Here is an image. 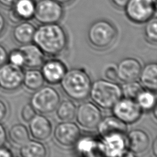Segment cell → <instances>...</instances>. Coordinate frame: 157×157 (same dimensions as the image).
I'll use <instances>...</instances> for the list:
<instances>
[{
    "mask_svg": "<svg viewBox=\"0 0 157 157\" xmlns=\"http://www.w3.org/2000/svg\"><path fill=\"white\" fill-rule=\"evenodd\" d=\"M33 41L44 54L56 56L66 48L67 37L64 29L58 23L41 24L36 28Z\"/></svg>",
    "mask_w": 157,
    "mask_h": 157,
    "instance_id": "cell-1",
    "label": "cell"
},
{
    "mask_svg": "<svg viewBox=\"0 0 157 157\" xmlns=\"http://www.w3.org/2000/svg\"><path fill=\"white\" fill-rule=\"evenodd\" d=\"M59 83L63 91L69 98L82 101L89 96L92 83L84 69L72 68L66 71Z\"/></svg>",
    "mask_w": 157,
    "mask_h": 157,
    "instance_id": "cell-2",
    "label": "cell"
},
{
    "mask_svg": "<svg viewBox=\"0 0 157 157\" xmlns=\"http://www.w3.org/2000/svg\"><path fill=\"white\" fill-rule=\"evenodd\" d=\"M89 96L99 107L110 109L122 98L121 86L112 81L98 79L91 83Z\"/></svg>",
    "mask_w": 157,
    "mask_h": 157,
    "instance_id": "cell-3",
    "label": "cell"
},
{
    "mask_svg": "<svg viewBox=\"0 0 157 157\" xmlns=\"http://www.w3.org/2000/svg\"><path fill=\"white\" fill-rule=\"evenodd\" d=\"M117 36L115 25L105 19L94 21L89 26L87 37L90 44L98 49H104L111 46Z\"/></svg>",
    "mask_w": 157,
    "mask_h": 157,
    "instance_id": "cell-4",
    "label": "cell"
},
{
    "mask_svg": "<svg viewBox=\"0 0 157 157\" xmlns=\"http://www.w3.org/2000/svg\"><path fill=\"white\" fill-rule=\"evenodd\" d=\"M59 102L60 96L56 89L49 86H42L34 91L29 103L36 112L47 114L55 111Z\"/></svg>",
    "mask_w": 157,
    "mask_h": 157,
    "instance_id": "cell-5",
    "label": "cell"
},
{
    "mask_svg": "<svg viewBox=\"0 0 157 157\" xmlns=\"http://www.w3.org/2000/svg\"><path fill=\"white\" fill-rule=\"evenodd\" d=\"M123 9L130 21L142 24L156 15V3L151 0H129Z\"/></svg>",
    "mask_w": 157,
    "mask_h": 157,
    "instance_id": "cell-6",
    "label": "cell"
},
{
    "mask_svg": "<svg viewBox=\"0 0 157 157\" xmlns=\"http://www.w3.org/2000/svg\"><path fill=\"white\" fill-rule=\"evenodd\" d=\"M63 5L55 0L36 1L34 18L40 24L58 23L63 17Z\"/></svg>",
    "mask_w": 157,
    "mask_h": 157,
    "instance_id": "cell-7",
    "label": "cell"
},
{
    "mask_svg": "<svg viewBox=\"0 0 157 157\" xmlns=\"http://www.w3.org/2000/svg\"><path fill=\"white\" fill-rule=\"evenodd\" d=\"M112 109L113 115L126 124L137 121L143 112L135 99L123 97L119 99Z\"/></svg>",
    "mask_w": 157,
    "mask_h": 157,
    "instance_id": "cell-8",
    "label": "cell"
},
{
    "mask_svg": "<svg viewBox=\"0 0 157 157\" xmlns=\"http://www.w3.org/2000/svg\"><path fill=\"white\" fill-rule=\"evenodd\" d=\"M75 117L81 127L86 129H93L96 128L102 116L99 107L96 104L86 101L77 107Z\"/></svg>",
    "mask_w": 157,
    "mask_h": 157,
    "instance_id": "cell-9",
    "label": "cell"
},
{
    "mask_svg": "<svg viewBox=\"0 0 157 157\" xmlns=\"http://www.w3.org/2000/svg\"><path fill=\"white\" fill-rule=\"evenodd\" d=\"M23 74L21 67L6 62L0 66V88L6 91L18 90L23 84Z\"/></svg>",
    "mask_w": 157,
    "mask_h": 157,
    "instance_id": "cell-10",
    "label": "cell"
},
{
    "mask_svg": "<svg viewBox=\"0 0 157 157\" xmlns=\"http://www.w3.org/2000/svg\"><path fill=\"white\" fill-rule=\"evenodd\" d=\"M101 143L104 156L111 157L135 156L128 150L124 135L112 134L104 136L101 137Z\"/></svg>",
    "mask_w": 157,
    "mask_h": 157,
    "instance_id": "cell-11",
    "label": "cell"
},
{
    "mask_svg": "<svg viewBox=\"0 0 157 157\" xmlns=\"http://www.w3.org/2000/svg\"><path fill=\"white\" fill-rule=\"evenodd\" d=\"M53 136L58 144L64 147L74 146L81 136L78 125L72 122L62 121L55 128Z\"/></svg>",
    "mask_w": 157,
    "mask_h": 157,
    "instance_id": "cell-12",
    "label": "cell"
},
{
    "mask_svg": "<svg viewBox=\"0 0 157 157\" xmlns=\"http://www.w3.org/2000/svg\"><path fill=\"white\" fill-rule=\"evenodd\" d=\"M36 3V0H16L9 9V20L17 24L21 21H29L33 18Z\"/></svg>",
    "mask_w": 157,
    "mask_h": 157,
    "instance_id": "cell-13",
    "label": "cell"
},
{
    "mask_svg": "<svg viewBox=\"0 0 157 157\" xmlns=\"http://www.w3.org/2000/svg\"><path fill=\"white\" fill-rule=\"evenodd\" d=\"M74 146H75L76 152L82 156H104L102 149L101 139H99L94 136H80Z\"/></svg>",
    "mask_w": 157,
    "mask_h": 157,
    "instance_id": "cell-14",
    "label": "cell"
},
{
    "mask_svg": "<svg viewBox=\"0 0 157 157\" xmlns=\"http://www.w3.org/2000/svg\"><path fill=\"white\" fill-rule=\"evenodd\" d=\"M141 69L142 65L138 59L131 57L124 58L117 64L118 78L123 82L136 80Z\"/></svg>",
    "mask_w": 157,
    "mask_h": 157,
    "instance_id": "cell-15",
    "label": "cell"
},
{
    "mask_svg": "<svg viewBox=\"0 0 157 157\" xmlns=\"http://www.w3.org/2000/svg\"><path fill=\"white\" fill-rule=\"evenodd\" d=\"M28 123L29 132L36 140H45L51 136L52 124L48 118L42 114L36 113Z\"/></svg>",
    "mask_w": 157,
    "mask_h": 157,
    "instance_id": "cell-16",
    "label": "cell"
},
{
    "mask_svg": "<svg viewBox=\"0 0 157 157\" xmlns=\"http://www.w3.org/2000/svg\"><path fill=\"white\" fill-rule=\"evenodd\" d=\"M128 150L134 155L144 153L150 145V137L148 134L141 129L130 131L126 137Z\"/></svg>",
    "mask_w": 157,
    "mask_h": 157,
    "instance_id": "cell-17",
    "label": "cell"
},
{
    "mask_svg": "<svg viewBox=\"0 0 157 157\" xmlns=\"http://www.w3.org/2000/svg\"><path fill=\"white\" fill-rule=\"evenodd\" d=\"M41 72L45 81L50 84L59 83L67 69L65 64L58 59H51L44 62Z\"/></svg>",
    "mask_w": 157,
    "mask_h": 157,
    "instance_id": "cell-18",
    "label": "cell"
},
{
    "mask_svg": "<svg viewBox=\"0 0 157 157\" xmlns=\"http://www.w3.org/2000/svg\"><path fill=\"white\" fill-rule=\"evenodd\" d=\"M127 125L115 116L112 115L102 118L96 128L99 136L103 137L112 134H121L125 136L128 132Z\"/></svg>",
    "mask_w": 157,
    "mask_h": 157,
    "instance_id": "cell-19",
    "label": "cell"
},
{
    "mask_svg": "<svg viewBox=\"0 0 157 157\" xmlns=\"http://www.w3.org/2000/svg\"><path fill=\"white\" fill-rule=\"evenodd\" d=\"M18 48L23 55L24 66L28 68H38L44 63L45 54L35 44L29 43L21 45Z\"/></svg>",
    "mask_w": 157,
    "mask_h": 157,
    "instance_id": "cell-20",
    "label": "cell"
},
{
    "mask_svg": "<svg viewBox=\"0 0 157 157\" xmlns=\"http://www.w3.org/2000/svg\"><path fill=\"white\" fill-rule=\"evenodd\" d=\"M36 28L29 21H21L16 24L12 30V37L15 42L21 45L31 43Z\"/></svg>",
    "mask_w": 157,
    "mask_h": 157,
    "instance_id": "cell-21",
    "label": "cell"
},
{
    "mask_svg": "<svg viewBox=\"0 0 157 157\" xmlns=\"http://www.w3.org/2000/svg\"><path fill=\"white\" fill-rule=\"evenodd\" d=\"M139 78L143 87L156 92L157 89L156 63H149L142 67Z\"/></svg>",
    "mask_w": 157,
    "mask_h": 157,
    "instance_id": "cell-22",
    "label": "cell"
},
{
    "mask_svg": "<svg viewBox=\"0 0 157 157\" xmlns=\"http://www.w3.org/2000/svg\"><path fill=\"white\" fill-rule=\"evenodd\" d=\"M7 138L13 145L20 147L29 140V132L26 126L17 123L12 126L9 130Z\"/></svg>",
    "mask_w": 157,
    "mask_h": 157,
    "instance_id": "cell-23",
    "label": "cell"
},
{
    "mask_svg": "<svg viewBox=\"0 0 157 157\" xmlns=\"http://www.w3.org/2000/svg\"><path fill=\"white\" fill-rule=\"evenodd\" d=\"M45 80L41 71L37 68H29L24 71L23 84L31 91H36L44 86Z\"/></svg>",
    "mask_w": 157,
    "mask_h": 157,
    "instance_id": "cell-24",
    "label": "cell"
},
{
    "mask_svg": "<svg viewBox=\"0 0 157 157\" xmlns=\"http://www.w3.org/2000/svg\"><path fill=\"white\" fill-rule=\"evenodd\" d=\"M20 155L23 157H44L47 148L39 140H29L20 147Z\"/></svg>",
    "mask_w": 157,
    "mask_h": 157,
    "instance_id": "cell-25",
    "label": "cell"
},
{
    "mask_svg": "<svg viewBox=\"0 0 157 157\" xmlns=\"http://www.w3.org/2000/svg\"><path fill=\"white\" fill-rule=\"evenodd\" d=\"M76 105L71 100L65 99L59 102L56 108V115L62 121H72L75 116Z\"/></svg>",
    "mask_w": 157,
    "mask_h": 157,
    "instance_id": "cell-26",
    "label": "cell"
},
{
    "mask_svg": "<svg viewBox=\"0 0 157 157\" xmlns=\"http://www.w3.org/2000/svg\"><path fill=\"white\" fill-rule=\"evenodd\" d=\"M136 101L142 110H151L156 105L155 91L144 89L138 94Z\"/></svg>",
    "mask_w": 157,
    "mask_h": 157,
    "instance_id": "cell-27",
    "label": "cell"
},
{
    "mask_svg": "<svg viewBox=\"0 0 157 157\" xmlns=\"http://www.w3.org/2000/svg\"><path fill=\"white\" fill-rule=\"evenodd\" d=\"M122 97L135 99L144 90L142 85L136 80L124 82L121 87Z\"/></svg>",
    "mask_w": 157,
    "mask_h": 157,
    "instance_id": "cell-28",
    "label": "cell"
},
{
    "mask_svg": "<svg viewBox=\"0 0 157 157\" xmlns=\"http://www.w3.org/2000/svg\"><path fill=\"white\" fill-rule=\"evenodd\" d=\"M144 31L148 40L152 43H156L157 40V19L156 15L147 21Z\"/></svg>",
    "mask_w": 157,
    "mask_h": 157,
    "instance_id": "cell-29",
    "label": "cell"
},
{
    "mask_svg": "<svg viewBox=\"0 0 157 157\" xmlns=\"http://www.w3.org/2000/svg\"><path fill=\"white\" fill-rule=\"evenodd\" d=\"M7 61L14 66L22 67L25 64V59L21 50L19 48H15L8 53Z\"/></svg>",
    "mask_w": 157,
    "mask_h": 157,
    "instance_id": "cell-30",
    "label": "cell"
},
{
    "mask_svg": "<svg viewBox=\"0 0 157 157\" xmlns=\"http://www.w3.org/2000/svg\"><path fill=\"white\" fill-rule=\"evenodd\" d=\"M36 112H37L30 103L26 104L25 105H23L21 110V119L25 122L28 123L36 115Z\"/></svg>",
    "mask_w": 157,
    "mask_h": 157,
    "instance_id": "cell-31",
    "label": "cell"
},
{
    "mask_svg": "<svg viewBox=\"0 0 157 157\" xmlns=\"http://www.w3.org/2000/svg\"><path fill=\"white\" fill-rule=\"evenodd\" d=\"M104 75L105 77L108 79V80L110 81H115L118 78L117 69L112 66L108 67L105 69Z\"/></svg>",
    "mask_w": 157,
    "mask_h": 157,
    "instance_id": "cell-32",
    "label": "cell"
},
{
    "mask_svg": "<svg viewBox=\"0 0 157 157\" xmlns=\"http://www.w3.org/2000/svg\"><path fill=\"white\" fill-rule=\"evenodd\" d=\"M9 112V109L7 103L2 99H0V121L4 120Z\"/></svg>",
    "mask_w": 157,
    "mask_h": 157,
    "instance_id": "cell-33",
    "label": "cell"
},
{
    "mask_svg": "<svg viewBox=\"0 0 157 157\" xmlns=\"http://www.w3.org/2000/svg\"><path fill=\"white\" fill-rule=\"evenodd\" d=\"M7 140V133L4 126L0 121V147L5 145Z\"/></svg>",
    "mask_w": 157,
    "mask_h": 157,
    "instance_id": "cell-34",
    "label": "cell"
},
{
    "mask_svg": "<svg viewBox=\"0 0 157 157\" xmlns=\"http://www.w3.org/2000/svg\"><path fill=\"white\" fill-rule=\"evenodd\" d=\"M8 52L6 48L0 44V66L7 62Z\"/></svg>",
    "mask_w": 157,
    "mask_h": 157,
    "instance_id": "cell-35",
    "label": "cell"
},
{
    "mask_svg": "<svg viewBox=\"0 0 157 157\" xmlns=\"http://www.w3.org/2000/svg\"><path fill=\"white\" fill-rule=\"evenodd\" d=\"M13 154L12 150L5 145L0 147V157H12Z\"/></svg>",
    "mask_w": 157,
    "mask_h": 157,
    "instance_id": "cell-36",
    "label": "cell"
},
{
    "mask_svg": "<svg viewBox=\"0 0 157 157\" xmlns=\"http://www.w3.org/2000/svg\"><path fill=\"white\" fill-rule=\"evenodd\" d=\"M7 20L4 14L0 11V37L3 34L6 29Z\"/></svg>",
    "mask_w": 157,
    "mask_h": 157,
    "instance_id": "cell-37",
    "label": "cell"
},
{
    "mask_svg": "<svg viewBox=\"0 0 157 157\" xmlns=\"http://www.w3.org/2000/svg\"><path fill=\"white\" fill-rule=\"evenodd\" d=\"M112 4L116 7L119 9H123L129 0H110Z\"/></svg>",
    "mask_w": 157,
    "mask_h": 157,
    "instance_id": "cell-38",
    "label": "cell"
},
{
    "mask_svg": "<svg viewBox=\"0 0 157 157\" xmlns=\"http://www.w3.org/2000/svg\"><path fill=\"white\" fill-rule=\"evenodd\" d=\"M16 0H0V6L5 8L9 9L12 7Z\"/></svg>",
    "mask_w": 157,
    "mask_h": 157,
    "instance_id": "cell-39",
    "label": "cell"
},
{
    "mask_svg": "<svg viewBox=\"0 0 157 157\" xmlns=\"http://www.w3.org/2000/svg\"><path fill=\"white\" fill-rule=\"evenodd\" d=\"M151 150L155 156H157V139L155 137L152 142Z\"/></svg>",
    "mask_w": 157,
    "mask_h": 157,
    "instance_id": "cell-40",
    "label": "cell"
},
{
    "mask_svg": "<svg viewBox=\"0 0 157 157\" xmlns=\"http://www.w3.org/2000/svg\"><path fill=\"white\" fill-rule=\"evenodd\" d=\"M56 1L58 2L59 3L61 4L62 5H64V4H69L71 2H72L74 0H55Z\"/></svg>",
    "mask_w": 157,
    "mask_h": 157,
    "instance_id": "cell-41",
    "label": "cell"
},
{
    "mask_svg": "<svg viewBox=\"0 0 157 157\" xmlns=\"http://www.w3.org/2000/svg\"><path fill=\"white\" fill-rule=\"evenodd\" d=\"M152 110V114L153 115V117H154V120H155V121L156 122V118H157V115H156V105L151 109Z\"/></svg>",
    "mask_w": 157,
    "mask_h": 157,
    "instance_id": "cell-42",
    "label": "cell"
},
{
    "mask_svg": "<svg viewBox=\"0 0 157 157\" xmlns=\"http://www.w3.org/2000/svg\"><path fill=\"white\" fill-rule=\"evenodd\" d=\"M153 2H156V0H151Z\"/></svg>",
    "mask_w": 157,
    "mask_h": 157,
    "instance_id": "cell-43",
    "label": "cell"
}]
</instances>
